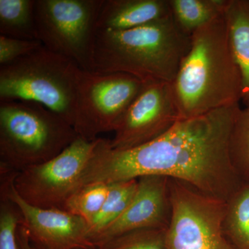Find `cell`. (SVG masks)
Here are the masks:
<instances>
[{
    "label": "cell",
    "mask_w": 249,
    "mask_h": 249,
    "mask_svg": "<svg viewBox=\"0 0 249 249\" xmlns=\"http://www.w3.org/2000/svg\"><path fill=\"white\" fill-rule=\"evenodd\" d=\"M239 104L193 119L179 120L166 133L125 150L98 139L80 178V186L161 175L227 201L242 186L229 155L231 134Z\"/></svg>",
    "instance_id": "6da1fadb"
},
{
    "label": "cell",
    "mask_w": 249,
    "mask_h": 249,
    "mask_svg": "<svg viewBox=\"0 0 249 249\" xmlns=\"http://www.w3.org/2000/svg\"><path fill=\"white\" fill-rule=\"evenodd\" d=\"M180 120L239 104L240 72L229 45L225 13L196 30L172 83Z\"/></svg>",
    "instance_id": "7a4b0ae2"
},
{
    "label": "cell",
    "mask_w": 249,
    "mask_h": 249,
    "mask_svg": "<svg viewBox=\"0 0 249 249\" xmlns=\"http://www.w3.org/2000/svg\"><path fill=\"white\" fill-rule=\"evenodd\" d=\"M191 42L172 15L128 30H97L93 71L127 73L142 83H173Z\"/></svg>",
    "instance_id": "3957f363"
},
{
    "label": "cell",
    "mask_w": 249,
    "mask_h": 249,
    "mask_svg": "<svg viewBox=\"0 0 249 249\" xmlns=\"http://www.w3.org/2000/svg\"><path fill=\"white\" fill-rule=\"evenodd\" d=\"M78 137L70 123L40 103L0 101V168L19 173L42 164Z\"/></svg>",
    "instance_id": "277c9868"
},
{
    "label": "cell",
    "mask_w": 249,
    "mask_h": 249,
    "mask_svg": "<svg viewBox=\"0 0 249 249\" xmlns=\"http://www.w3.org/2000/svg\"><path fill=\"white\" fill-rule=\"evenodd\" d=\"M82 70L73 60L42 45L0 66V101L40 103L73 126Z\"/></svg>",
    "instance_id": "5b68a950"
},
{
    "label": "cell",
    "mask_w": 249,
    "mask_h": 249,
    "mask_svg": "<svg viewBox=\"0 0 249 249\" xmlns=\"http://www.w3.org/2000/svg\"><path fill=\"white\" fill-rule=\"evenodd\" d=\"M104 0H36L37 39L53 53L93 71L97 20Z\"/></svg>",
    "instance_id": "8992f818"
},
{
    "label": "cell",
    "mask_w": 249,
    "mask_h": 249,
    "mask_svg": "<svg viewBox=\"0 0 249 249\" xmlns=\"http://www.w3.org/2000/svg\"><path fill=\"white\" fill-rule=\"evenodd\" d=\"M142 85L127 73L82 70L73 124L78 137L93 142L100 134L115 132Z\"/></svg>",
    "instance_id": "52a82bcc"
},
{
    "label": "cell",
    "mask_w": 249,
    "mask_h": 249,
    "mask_svg": "<svg viewBox=\"0 0 249 249\" xmlns=\"http://www.w3.org/2000/svg\"><path fill=\"white\" fill-rule=\"evenodd\" d=\"M172 216L165 249H232L223 233L227 201L170 178Z\"/></svg>",
    "instance_id": "ba28073f"
},
{
    "label": "cell",
    "mask_w": 249,
    "mask_h": 249,
    "mask_svg": "<svg viewBox=\"0 0 249 249\" xmlns=\"http://www.w3.org/2000/svg\"><path fill=\"white\" fill-rule=\"evenodd\" d=\"M98 139L89 142L78 137L52 160L17 173L14 183L18 195L36 207L64 210L79 190L82 174Z\"/></svg>",
    "instance_id": "9c48e42d"
},
{
    "label": "cell",
    "mask_w": 249,
    "mask_h": 249,
    "mask_svg": "<svg viewBox=\"0 0 249 249\" xmlns=\"http://www.w3.org/2000/svg\"><path fill=\"white\" fill-rule=\"evenodd\" d=\"M16 174L0 169V196L17 206L34 248L96 249L89 238V225L83 218L65 210L40 209L26 202L15 188Z\"/></svg>",
    "instance_id": "30bf717a"
},
{
    "label": "cell",
    "mask_w": 249,
    "mask_h": 249,
    "mask_svg": "<svg viewBox=\"0 0 249 249\" xmlns=\"http://www.w3.org/2000/svg\"><path fill=\"white\" fill-rule=\"evenodd\" d=\"M179 120L172 83H143L109 145L118 150L141 146L161 137Z\"/></svg>",
    "instance_id": "8fae6325"
},
{
    "label": "cell",
    "mask_w": 249,
    "mask_h": 249,
    "mask_svg": "<svg viewBox=\"0 0 249 249\" xmlns=\"http://www.w3.org/2000/svg\"><path fill=\"white\" fill-rule=\"evenodd\" d=\"M137 179V192L127 209L91 240L96 248L126 232L168 229L172 216L170 178L146 175Z\"/></svg>",
    "instance_id": "7c38bea8"
},
{
    "label": "cell",
    "mask_w": 249,
    "mask_h": 249,
    "mask_svg": "<svg viewBox=\"0 0 249 249\" xmlns=\"http://www.w3.org/2000/svg\"><path fill=\"white\" fill-rule=\"evenodd\" d=\"M170 15V0H104L96 27L97 30H128Z\"/></svg>",
    "instance_id": "4fadbf2b"
},
{
    "label": "cell",
    "mask_w": 249,
    "mask_h": 249,
    "mask_svg": "<svg viewBox=\"0 0 249 249\" xmlns=\"http://www.w3.org/2000/svg\"><path fill=\"white\" fill-rule=\"evenodd\" d=\"M225 17L229 45L240 74L241 101L249 107V0H229Z\"/></svg>",
    "instance_id": "5bb4252c"
},
{
    "label": "cell",
    "mask_w": 249,
    "mask_h": 249,
    "mask_svg": "<svg viewBox=\"0 0 249 249\" xmlns=\"http://www.w3.org/2000/svg\"><path fill=\"white\" fill-rule=\"evenodd\" d=\"M229 0H170L174 20L188 35L224 14Z\"/></svg>",
    "instance_id": "9a60e30c"
},
{
    "label": "cell",
    "mask_w": 249,
    "mask_h": 249,
    "mask_svg": "<svg viewBox=\"0 0 249 249\" xmlns=\"http://www.w3.org/2000/svg\"><path fill=\"white\" fill-rule=\"evenodd\" d=\"M36 2V0H0V36L38 40Z\"/></svg>",
    "instance_id": "2e32d148"
},
{
    "label": "cell",
    "mask_w": 249,
    "mask_h": 249,
    "mask_svg": "<svg viewBox=\"0 0 249 249\" xmlns=\"http://www.w3.org/2000/svg\"><path fill=\"white\" fill-rule=\"evenodd\" d=\"M222 229L232 249H249V185H242L227 201Z\"/></svg>",
    "instance_id": "e0dca14e"
},
{
    "label": "cell",
    "mask_w": 249,
    "mask_h": 249,
    "mask_svg": "<svg viewBox=\"0 0 249 249\" xmlns=\"http://www.w3.org/2000/svg\"><path fill=\"white\" fill-rule=\"evenodd\" d=\"M137 187L138 179L109 183L107 199L99 213L89 225V238L91 242L95 236L120 217L133 199Z\"/></svg>",
    "instance_id": "ac0fdd59"
},
{
    "label": "cell",
    "mask_w": 249,
    "mask_h": 249,
    "mask_svg": "<svg viewBox=\"0 0 249 249\" xmlns=\"http://www.w3.org/2000/svg\"><path fill=\"white\" fill-rule=\"evenodd\" d=\"M229 155L236 174L244 185H249V107L240 108L229 142Z\"/></svg>",
    "instance_id": "d6986e66"
},
{
    "label": "cell",
    "mask_w": 249,
    "mask_h": 249,
    "mask_svg": "<svg viewBox=\"0 0 249 249\" xmlns=\"http://www.w3.org/2000/svg\"><path fill=\"white\" fill-rule=\"evenodd\" d=\"M109 190V184L103 183L82 187L68 199L64 210L83 218L90 225L102 209Z\"/></svg>",
    "instance_id": "ffe728a7"
},
{
    "label": "cell",
    "mask_w": 249,
    "mask_h": 249,
    "mask_svg": "<svg viewBox=\"0 0 249 249\" xmlns=\"http://www.w3.org/2000/svg\"><path fill=\"white\" fill-rule=\"evenodd\" d=\"M165 231L141 229L114 237L96 249H165Z\"/></svg>",
    "instance_id": "44dd1931"
},
{
    "label": "cell",
    "mask_w": 249,
    "mask_h": 249,
    "mask_svg": "<svg viewBox=\"0 0 249 249\" xmlns=\"http://www.w3.org/2000/svg\"><path fill=\"white\" fill-rule=\"evenodd\" d=\"M0 197V249H19L17 229L22 222V216L12 201Z\"/></svg>",
    "instance_id": "7402d4cb"
},
{
    "label": "cell",
    "mask_w": 249,
    "mask_h": 249,
    "mask_svg": "<svg viewBox=\"0 0 249 249\" xmlns=\"http://www.w3.org/2000/svg\"><path fill=\"white\" fill-rule=\"evenodd\" d=\"M42 45L38 40H22L0 36V66L16 61Z\"/></svg>",
    "instance_id": "603a6c76"
},
{
    "label": "cell",
    "mask_w": 249,
    "mask_h": 249,
    "mask_svg": "<svg viewBox=\"0 0 249 249\" xmlns=\"http://www.w3.org/2000/svg\"><path fill=\"white\" fill-rule=\"evenodd\" d=\"M17 241L18 249H33L27 229L22 224H20L18 227Z\"/></svg>",
    "instance_id": "cb8c5ba5"
},
{
    "label": "cell",
    "mask_w": 249,
    "mask_h": 249,
    "mask_svg": "<svg viewBox=\"0 0 249 249\" xmlns=\"http://www.w3.org/2000/svg\"><path fill=\"white\" fill-rule=\"evenodd\" d=\"M32 248H33V249H38L34 248V247H32Z\"/></svg>",
    "instance_id": "d4e9b609"
}]
</instances>
